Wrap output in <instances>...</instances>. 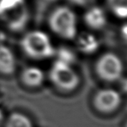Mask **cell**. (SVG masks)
Returning a JSON list of instances; mask_svg holds the SVG:
<instances>
[{"label":"cell","mask_w":127,"mask_h":127,"mask_svg":"<svg viewBox=\"0 0 127 127\" xmlns=\"http://www.w3.org/2000/svg\"><path fill=\"white\" fill-rule=\"evenodd\" d=\"M4 117H3V113L0 110V127L3 125V122H4Z\"/></svg>","instance_id":"cell-16"},{"label":"cell","mask_w":127,"mask_h":127,"mask_svg":"<svg viewBox=\"0 0 127 127\" xmlns=\"http://www.w3.org/2000/svg\"><path fill=\"white\" fill-rule=\"evenodd\" d=\"M50 30L62 39H73L77 35V18L76 13L68 6H58L48 17Z\"/></svg>","instance_id":"cell-3"},{"label":"cell","mask_w":127,"mask_h":127,"mask_svg":"<svg viewBox=\"0 0 127 127\" xmlns=\"http://www.w3.org/2000/svg\"><path fill=\"white\" fill-rule=\"evenodd\" d=\"M69 2L72 3L73 5L79 6H86L94 2L96 0H68Z\"/></svg>","instance_id":"cell-14"},{"label":"cell","mask_w":127,"mask_h":127,"mask_svg":"<svg viewBox=\"0 0 127 127\" xmlns=\"http://www.w3.org/2000/svg\"><path fill=\"white\" fill-rule=\"evenodd\" d=\"M49 79L60 91L72 92L80 85V76L71 64L60 61L53 63L49 71Z\"/></svg>","instance_id":"cell-4"},{"label":"cell","mask_w":127,"mask_h":127,"mask_svg":"<svg viewBox=\"0 0 127 127\" xmlns=\"http://www.w3.org/2000/svg\"><path fill=\"white\" fill-rule=\"evenodd\" d=\"M19 46L27 57L35 61L49 59L56 54L51 38L41 30L26 32L20 39Z\"/></svg>","instance_id":"cell-1"},{"label":"cell","mask_w":127,"mask_h":127,"mask_svg":"<svg viewBox=\"0 0 127 127\" xmlns=\"http://www.w3.org/2000/svg\"><path fill=\"white\" fill-rule=\"evenodd\" d=\"M126 127H127V122H126Z\"/></svg>","instance_id":"cell-17"},{"label":"cell","mask_w":127,"mask_h":127,"mask_svg":"<svg viewBox=\"0 0 127 127\" xmlns=\"http://www.w3.org/2000/svg\"><path fill=\"white\" fill-rule=\"evenodd\" d=\"M93 106L101 113H111L117 110L122 103V96L113 89H102L96 93L93 100Z\"/></svg>","instance_id":"cell-6"},{"label":"cell","mask_w":127,"mask_h":127,"mask_svg":"<svg viewBox=\"0 0 127 127\" xmlns=\"http://www.w3.org/2000/svg\"><path fill=\"white\" fill-rule=\"evenodd\" d=\"M74 54L72 53V52L69 51L68 49H62L61 51H60L59 52V56H58V61H62L64 63L68 64H71L72 62L74 61Z\"/></svg>","instance_id":"cell-13"},{"label":"cell","mask_w":127,"mask_h":127,"mask_svg":"<svg viewBox=\"0 0 127 127\" xmlns=\"http://www.w3.org/2000/svg\"><path fill=\"white\" fill-rule=\"evenodd\" d=\"M85 24L93 30H101L107 23V15L101 6H93L87 10L84 15Z\"/></svg>","instance_id":"cell-9"},{"label":"cell","mask_w":127,"mask_h":127,"mask_svg":"<svg viewBox=\"0 0 127 127\" xmlns=\"http://www.w3.org/2000/svg\"><path fill=\"white\" fill-rule=\"evenodd\" d=\"M121 36L122 39L127 43V23L123 24L121 28Z\"/></svg>","instance_id":"cell-15"},{"label":"cell","mask_w":127,"mask_h":127,"mask_svg":"<svg viewBox=\"0 0 127 127\" xmlns=\"http://www.w3.org/2000/svg\"><path fill=\"white\" fill-rule=\"evenodd\" d=\"M109 10L120 19H127V0H106Z\"/></svg>","instance_id":"cell-12"},{"label":"cell","mask_w":127,"mask_h":127,"mask_svg":"<svg viewBox=\"0 0 127 127\" xmlns=\"http://www.w3.org/2000/svg\"><path fill=\"white\" fill-rule=\"evenodd\" d=\"M19 81L27 89H39L45 81V74L37 66H28L19 73Z\"/></svg>","instance_id":"cell-8"},{"label":"cell","mask_w":127,"mask_h":127,"mask_svg":"<svg viewBox=\"0 0 127 127\" xmlns=\"http://www.w3.org/2000/svg\"><path fill=\"white\" fill-rule=\"evenodd\" d=\"M18 70L15 53L10 46L0 43V76L11 77Z\"/></svg>","instance_id":"cell-7"},{"label":"cell","mask_w":127,"mask_h":127,"mask_svg":"<svg viewBox=\"0 0 127 127\" xmlns=\"http://www.w3.org/2000/svg\"><path fill=\"white\" fill-rule=\"evenodd\" d=\"M95 70L98 77L105 82H115L122 78L123 74V62L113 52L102 54L96 62Z\"/></svg>","instance_id":"cell-5"},{"label":"cell","mask_w":127,"mask_h":127,"mask_svg":"<svg viewBox=\"0 0 127 127\" xmlns=\"http://www.w3.org/2000/svg\"><path fill=\"white\" fill-rule=\"evenodd\" d=\"M99 41L93 35L84 33L77 39L78 49L85 54H93L99 48Z\"/></svg>","instance_id":"cell-10"},{"label":"cell","mask_w":127,"mask_h":127,"mask_svg":"<svg viewBox=\"0 0 127 127\" xmlns=\"http://www.w3.org/2000/svg\"><path fill=\"white\" fill-rule=\"evenodd\" d=\"M4 127H33L31 118L21 112H12L3 122Z\"/></svg>","instance_id":"cell-11"},{"label":"cell","mask_w":127,"mask_h":127,"mask_svg":"<svg viewBox=\"0 0 127 127\" xmlns=\"http://www.w3.org/2000/svg\"><path fill=\"white\" fill-rule=\"evenodd\" d=\"M24 0H0V21L11 32H20L28 23Z\"/></svg>","instance_id":"cell-2"}]
</instances>
